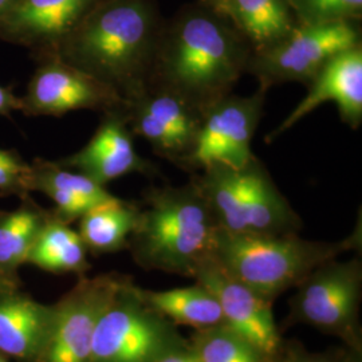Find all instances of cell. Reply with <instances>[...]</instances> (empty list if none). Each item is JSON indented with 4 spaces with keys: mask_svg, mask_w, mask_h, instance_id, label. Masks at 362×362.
<instances>
[{
    "mask_svg": "<svg viewBox=\"0 0 362 362\" xmlns=\"http://www.w3.org/2000/svg\"><path fill=\"white\" fill-rule=\"evenodd\" d=\"M251 55L233 25L203 1L163 28L148 85L175 93L206 112L233 94L247 74Z\"/></svg>",
    "mask_w": 362,
    "mask_h": 362,
    "instance_id": "obj_1",
    "label": "cell"
},
{
    "mask_svg": "<svg viewBox=\"0 0 362 362\" xmlns=\"http://www.w3.org/2000/svg\"><path fill=\"white\" fill-rule=\"evenodd\" d=\"M163 28L153 0H101L52 57L104 82L127 101L149 83Z\"/></svg>",
    "mask_w": 362,
    "mask_h": 362,
    "instance_id": "obj_2",
    "label": "cell"
},
{
    "mask_svg": "<svg viewBox=\"0 0 362 362\" xmlns=\"http://www.w3.org/2000/svg\"><path fill=\"white\" fill-rule=\"evenodd\" d=\"M218 230L207 200L192 179L177 187H151L144 194L128 250L144 270L194 279L200 264L212 257Z\"/></svg>",
    "mask_w": 362,
    "mask_h": 362,
    "instance_id": "obj_3",
    "label": "cell"
},
{
    "mask_svg": "<svg viewBox=\"0 0 362 362\" xmlns=\"http://www.w3.org/2000/svg\"><path fill=\"white\" fill-rule=\"evenodd\" d=\"M361 221L348 238L318 242L299 233H247L218 230L212 258L233 278L274 299L297 287L311 272L350 251H361Z\"/></svg>",
    "mask_w": 362,
    "mask_h": 362,
    "instance_id": "obj_4",
    "label": "cell"
},
{
    "mask_svg": "<svg viewBox=\"0 0 362 362\" xmlns=\"http://www.w3.org/2000/svg\"><path fill=\"white\" fill-rule=\"evenodd\" d=\"M220 230L228 233H299L302 219L255 156L242 168L215 164L191 175Z\"/></svg>",
    "mask_w": 362,
    "mask_h": 362,
    "instance_id": "obj_5",
    "label": "cell"
},
{
    "mask_svg": "<svg viewBox=\"0 0 362 362\" xmlns=\"http://www.w3.org/2000/svg\"><path fill=\"white\" fill-rule=\"evenodd\" d=\"M188 339L153 310L127 275L97 325L89 362H157Z\"/></svg>",
    "mask_w": 362,
    "mask_h": 362,
    "instance_id": "obj_6",
    "label": "cell"
},
{
    "mask_svg": "<svg viewBox=\"0 0 362 362\" xmlns=\"http://www.w3.org/2000/svg\"><path fill=\"white\" fill-rule=\"evenodd\" d=\"M361 294V258L332 259L296 287L285 325H309L339 338L344 346L362 351Z\"/></svg>",
    "mask_w": 362,
    "mask_h": 362,
    "instance_id": "obj_7",
    "label": "cell"
},
{
    "mask_svg": "<svg viewBox=\"0 0 362 362\" xmlns=\"http://www.w3.org/2000/svg\"><path fill=\"white\" fill-rule=\"evenodd\" d=\"M358 45L362 39L357 21L298 26L272 49L254 52L247 73L264 91L288 82L308 85L330 59Z\"/></svg>",
    "mask_w": 362,
    "mask_h": 362,
    "instance_id": "obj_8",
    "label": "cell"
},
{
    "mask_svg": "<svg viewBox=\"0 0 362 362\" xmlns=\"http://www.w3.org/2000/svg\"><path fill=\"white\" fill-rule=\"evenodd\" d=\"M267 91L252 95L230 94L209 106L203 115L194 146L179 164L191 175L215 164L242 168L255 153L252 140L263 116Z\"/></svg>",
    "mask_w": 362,
    "mask_h": 362,
    "instance_id": "obj_9",
    "label": "cell"
},
{
    "mask_svg": "<svg viewBox=\"0 0 362 362\" xmlns=\"http://www.w3.org/2000/svg\"><path fill=\"white\" fill-rule=\"evenodd\" d=\"M127 275L106 272L78 276V282L54 303V322L40 362H89L97 325Z\"/></svg>",
    "mask_w": 362,
    "mask_h": 362,
    "instance_id": "obj_10",
    "label": "cell"
},
{
    "mask_svg": "<svg viewBox=\"0 0 362 362\" xmlns=\"http://www.w3.org/2000/svg\"><path fill=\"white\" fill-rule=\"evenodd\" d=\"M21 101V113L28 117H61L76 110L104 115L125 107V100L110 86L57 57L38 61Z\"/></svg>",
    "mask_w": 362,
    "mask_h": 362,
    "instance_id": "obj_11",
    "label": "cell"
},
{
    "mask_svg": "<svg viewBox=\"0 0 362 362\" xmlns=\"http://www.w3.org/2000/svg\"><path fill=\"white\" fill-rule=\"evenodd\" d=\"M203 115L177 94L152 85L125 101L133 136L144 139L156 155L177 167L194 146Z\"/></svg>",
    "mask_w": 362,
    "mask_h": 362,
    "instance_id": "obj_12",
    "label": "cell"
},
{
    "mask_svg": "<svg viewBox=\"0 0 362 362\" xmlns=\"http://www.w3.org/2000/svg\"><path fill=\"white\" fill-rule=\"evenodd\" d=\"M194 279L215 296L224 325L245 337L272 361L278 357L285 341L275 322L272 300L233 278L212 257L200 264Z\"/></svg>",
    "mask_w": 362,
    "mask_h": 362,
    "instance_id": "obj_13",
    "label": "cell"
},
{
    "mask_svg": "<svg viewBox=\"0 0 362 362\" xmlns=\"http://www.w3.org/2000/svg\"><path fill=\"white\" fill-rule=\"evenodd\" d=\"M101 0H16L0 16V40L26 47L38 62L54 55L59 43Z\"/></svg>",
    "mask_w": 362,
    "mask_h": 362,
    "instance_id": "obj_14",
    "label": "cell"
},
{
    "mask_svg": "<svg viewBox=\"0 0 362 362\" xmlns=\"http://www.w3.org/2000/svg\"><path fill=\"white\" fill-rule=\"evenodd\" d=\"M133 137L127 122L125 107L107 112L101 117L90 141L76 153L57 160V163L104 187L130 173L155 176V164L139 155Z\"/></svg>",
    "mask_w": 362,
    "mask_h": 362,
    "instance_id": "obj_15",
    "label": "cell"
},
{
    "mask_svg": "<svg viewBox=\"0 0 362 362\" xmlns=\"http://www.w3.org/2000/svg\"><path fill=\"white\" fill-rule=\"evenodd\" d=\"M306 86L308 94L290 115L269 133L266 139L267 143H272L287 130L296 127L300 119L309 116L326 101H333L337 105L341 119L351 129L361 127L362 45L336 55Z\"/></svg>",
    "mask_w": 362,
    "mask_h": 362,
    "instance_id": "obj_16",
    "label": "cell"
},
{
    "mask_svg": "<svg viewBox=\"0 0 362 362\" xmlns=\"http://www.w3.org/2000/svg\"><path fill=\"white\" fill-rule=\"evenodd\" d=\"M54 322V305L22 288L0 293V353L16 362H40Z\"/></svg>",
    "mask_w": 362,
    "mask_h": 362,
    "instance_id": "obj_17",
    "label": "cell"
},
{
    "mask_svg": "<svg viewBox=\"0 0 362 362\" xmlns=\"http://www.w3.org/2000/svg\"><path fill=\"white\" fill-rule=\"evenodd\" d=\"M224 16L254 52L269 50L298 27L286 0H203Z\"/></svg>",
    "mask_w": 362,
    "mask_h": 362,
    "instance_id": "obj_18",
    "label": "cell"
},
{
    "mask_svg": "<svg viewBox=\"0 0 362 362\" xmlns=\"http://www.w3.org/2000/svg\"><path fill=\"white\" fill-rule=\"evenodd\" d=\"M50 216V209L40 207L30 196L11 211H0V293L22 288L19 270L39 230Z\"/></svg>",
    "mask_w": 362,
    "mask_h": 362,
    "instance_id": "obj_19",
    "label": "cell"
},
{
    "mask_svg": "<svg viewBox=\"0 0 362 362\" xmlns=\"http://www.w3.org/2000/svg\"><path fill=\"white\" fill-rule=\"evenodd\" d=\"M88 248L76 230L58 219L52 209L27 255L26 264L52 274L86 275L91 269Z\"/></svg>",
    "mask_w": 362,
    "mask_h": 362,
    "instance_id": "obj_20",
    "label": "cell"
},
{
    "mask_svg": "<svg viewBox=\"0 0 362 362\" xmlns=\"http://www.w3.org/2000/svg\"><path fill=\"white\" fill-rule=\"evenodd\" d=\"M140 206L116 197L90 208L79 221L78 233L93 255L128 250Z\"/></svg>",
    "mask_w": 362,
    "mask_h": 362,
    "instance_id": "obj_21",
    "label": "cell"
},
{
    "mask_svg": "<svg viewBox=\"0 0 362 362\" xmlns=\"http://www.w3.org/2000/svg\"><path fill=\"white\" fill-rule=\"evenodd\" d=\"M140 297L158 314L176 326H189L194 330L224 324L223 313L215 296L206 286L194 285L164 291L137 286Z\"/></svg>",
    "mask_w": 362,
    "mask_h": 362,
    "instance_id": "obj_22",
    "label": "cell"
},
{
    "mask_svg": "<svg viewBox=\"0 0 362 362\" xmlns=\"http://www.w3.org/2000/svg\"><path fill=\"white\" fill-rule=\"evenodd\" d=\"M30 192L46 194L52 191H64L76 194L89 202L93 206H98L105 202L113 200L117 196L110 194L106 187L91 180L88 176L61 167L57 161L37 157L30 163Z\"/></svg>",
    "mask_w": 362,
    "mask_h": 362,
    "instance_id": "obj_23",
    "label": "cell"
},
{
    "mask_svg": "<svg viewBox=\"0 0 362 362\" xmlns=\"http://www.w3.org/2000/svg\"><path fill=\"white\" fill-rule=\"evenodd\" d=\"M188 342L199 362H272L254 344L224 324L194 330Z\"/></svg>",
    "mask_w": 362,
    "mask_h": 362,
    "instance_id": "obj_24",
    "label": "cell"
},
{
    "mask_svg": "<svg viewBox=\"0 0 362 362\" xmlns=\"http://www.w3.org/2000/svg\"><path fill=\"white\" fill-rule=\"evenodd\" d=\"M286 3L298 26L357 21L362 13V0H286Z\"/></svg>",
    "mask_w": 362,
    "mask_h": 362,
    "instance_id": "obj_25",
    "label": "cell"
},
{
    "mask_svg": "<svg viewBox=\"0 0 362 362\" xmlns=\"http://www.w3.org/2000/svg\"><path fill=\"white\" fill-rule=\"evenodd\" d=\"M30 163L16 149L0 148V196H30Z\"/></svg>",
    "mask_w": 362,
    "mask_h": 362,
    "instance_id": "obj_26",
    "label": "cell"
},
{
    "mask_svg": "<svg viewBox=\"0 0 362 362\" xmlns=\"http://www.w3.org/2000/svg\"><path fill=\"white\" fill-rule=\"evenodd\" d=\"M349 348L344 346L339 349L315 353L305 349L298 344H286L272 362H346Z\"/></svg>",
    "mask_w": 362,
    "mask_h": 362,
    "instance_id": "obj_27",
    "label": "cell"
},
{
    "mask_svg": "<svg viewBox=\"0 0 362 362\" xmlns=\"http://www.w3.org/2000/svg\"><path fill=\"white\" fill-rule=\"evenodd\" d=\"M21 97L15 95L11 89L0 85V116L11 117L15 112H21Z\"/></svg>",
    "mask_w": 362,
    "mask_h": 362,
    "instance_id": "obj_28",
    "label": "cell"
},
{
    "mask_svg": "<svg viewBox=\"0 0 362 362\" xmlns=\"http://www.w3.org/2000/svg\"><path fill=\"white\" fill-rule=\"evenodd\" d=\"M157 362H199L194 351L189 348V345L187 348L182 349L175 350L172 353H169L167 356H164L163 358H160Z\"/></svg>",
    "mask_w": 362,
    "mask_h": 362,
    "instance_id": "obj_29",
    "label": "cell"
},
{
    "mask_svg": "<svg viewBox=\"0 0 362 362\" xmlns=\"http://www.w3.org/2000/svg\"><path fill=\"white\" fill-rule=\"evenodd\" d=\"M15 3L16 0H0V16L8 13Z\"/></svg>",
    "mask_w": 362,
    "mask_h": 362,
    "instance_id": "obj_30",
    "label": "cell"
},
{
    "mask_svg": "<svg viewBox=\"0 0 362 362\" xmlns=\"http://www.w3.org/2000/svg\"><path fill=\"white\" fill-rule=\"evenodd\" d=\"M346 362H362L361 350L349 349V354H348Z\"/></svg>",
    "mask_w": 362,
    "mask_h": 362,
    "instance_id": "obj_31",
    "label": "cell"
},
{
    "mask_svg": "<svg viewBox=\"0 0 362 362\" xmlns=\"http://www.w3.org/2000/svg\"><path fill=\"white\" fill-rule=\"evenodd\" d=\"M8 360H10V358H8L7 356H4L3 353H0V362H8Z\"/></svg>",
    "mask_w": 362,
    "mask_h": 362,
    "instance_id": "obj_32",
    "label": "cell"
}]
</instances>
